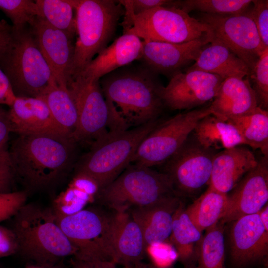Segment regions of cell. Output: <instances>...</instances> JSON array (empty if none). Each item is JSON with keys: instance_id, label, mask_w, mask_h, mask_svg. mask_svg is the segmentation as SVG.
<instances>
[{"instance_id": "obj_1", "label": "cell", "mask_w": 268, "mask_h": 268, "mask_svg": "<svg viewBox=\"0 0 268 268\" xmlns=\"http://www.w3.org/2000/svg\"><path fill=\"white\" fill-rule=\"evenodd\" d=\"M77 143L59 133L19 134L8 150L14 178L29 190L53 185L73 165Z\"/></svg>"}, {"instance_id": "obj_2", "label": "cell", "mask_w": 268, "mask_h": 268, "mask_svg": "<svg viewBox=\"0 0 268 268\" xmlns=\"http://www.w3.org/2000/svg\"><path fill=\"white\" fill-rule=\"evenodd\" d=\"M100 84L110 111L129 127L157 119L164 106L163 86L146 67L117 69L103 76Z\"/></svg>"}, {"instance_id": "obj_3", "label": "cell", "mask_w": 268, "mask_h": 268, "mask_svg": "<svg viewBox=\"0 0 268 268\" xmlns=\"http://www.w3.org/2000/svg\"><path fill=\"white\" fill-rule=\"evenodd\" d=\"M14 217V232L18 252L36 265L50 268L69 256L77 248L59 226L51 208L25 204Z\"/></svg>"}, {"instance_id": "obj_4", "label": "cell", "mask_w": 268, "mask_h": 268, "mask_svg": "<svg viewBox=\"0 0 268 268\" xmlns=\"http://www.w3.org/2000/svg\"><path fill=\"white\" fill-rule=\"evenodd\" d=\"M72 0L77 37L68 84L81 73L94 55L107 47L124 14V7L118 0Z\"/></svg>"}, {"instance_id": "obj_5", "label": "cell", "mask_w": 268, "mask_h": 268, "mask_svg": "<svg viewBox=\"0 0 268 268\" xmlns=\"http://www.w3.org/2000/svg\"><path fill=\"white\" fill-rule=\"evenodd\" d=\"M159 122L157 119L133 129L108 131L92 142L77 164L75 173L90 177L99 190L104 188L131 163L141 141Z\"/></svg>"}, {"instance_id": "obj_6", "label": "cell", "mask_w": 268, "mask_h": 268, "mask_svg": "<svg viewBox=\"0 0 268 268\" xmlns=\"http://www.w3.org/2000/svg\"><path fill=\"white\" fill-rule=\"evenodd\" d=\"M0 68L18 97H41L57 83L30 26L12 28L10 44L0 58Z\"/></svg>"}, {"instance_id": "obj_7", "label": "cell", "mask_w": 268, "mask_h": 268, "mask_svg": "<svg viewBox=\"0 0 268 268\" xmlns=\"http://www.w3.org/2000/svg\"><path fill=\"white\" fill-rule=\"evenodd\" d=\"M174 195H178L166 174L130 164L115 180L100 189L94 199L115 212H125Z\"/></svg>"}, {"instance_id": "obj_8", "label": "cell", "mask_w": 268, "mask_h": 268, "mask_svg": "<svg viewBox=\"0 0 268 268\" xmlns=\"http://www.w3.org/2000/svg\"><path fill=\"white\" fill-rule=\"evenodd\" d=\"M123 33L134 34L144 41L182 43L211 32L208 25L174 7H157L138 15L124 11Z\"/></svg>"}, {"instance_id": "obj_9", "label": "cell", "mask_w": 268, "mask_h": 268, "mask_svg": "<svg viewBox=\"0 0 268 268\" xmlns=\"http://www.w3.org/2000/svg\"><path fill=\"white\" fill-rule=\"evenodd\" d=\"M55 216L63 232L77 248L76 255L114 261L116 212L90 207L71 215Z\"/></svg>"}, {"instance_id": "obj_10", "label": "cell", "mask_w": 268, "mask_h": 268, "mask_svg": "<svg viewBox=\"0 0 268 268\" xmlns=\"http://www.w3.org/2000/svg\"><path fill=\"white\" fill-rule=\"evenodd\" d=\"M212 113L208 106L159 122L141 141L131 164L151 168L165 163L185 143L198 122Z\"/></svg>"}, {"instance_id": "obj_11", "label": "cell", "mask_w": 268, "mask_h": 268, "mask_svg": "<svg viewBox=\"0 0 268 268\" xmlns=\"http://www.w3.org/2000/svg\"><path fill=\"white\" fill-rule=\"evenodd\" d=\"M249 8L244 13L233 15L201 13L197 19L208 25L213 37L245 63L250 76L257 60L267 47L261 41Z\"/></svg>"}, {"instance_id": "obj_12", "label": "cell", "mask_w": 268, "mask_h": 268, "mask_svg": "<svg viewBox=\"0 0 268 268\" xmlns=\"http://www.w3.org/2000/svg\"><path fill=\"white\" fill-rule=\"evenodd\" d=\"M215 150L189 138L164 164V172L180 196H191L209 184Z\"/></svg>"}, {"instance_id": "obj_13", "label": "cell", "mask_w": 268, "mask_h": 268, "mask_svg": "<svg viewBox=\"0 0 268 268\" xmlns=\"http://www.w3.org/2000/svg\"><path fill=\"white\" fill-rule=\"evenodd\" d=\"M67 87L77 107L78 125L73 138L78 142L93 140L107 133L110 111L103 94L99 80L76 78Z\"/></svg>"}, {"instance_id": "obj_14", "label": "cell", "mask_w": 268, "mask_h": 268, "mask_svg": "<svg viewBox=\"0 0 268 268\" xmlns=\"http://www.w3.org/2000/svg\"><path fill=\"white\" fill-rule=\"evenodd\" d=\"M223 80L201 71L178 72L162 88L164 105L173 110L196 108L213 100Z\"/></svg>"}, {"instance_id": "obj_15", "label": "cell", "mask_w": 268, "mask_h": 268, "mask_svg": "<svg viewBox=\"0 0 268 268\" xmlns=\"http://www.w3.org/2000/svg\"><path fill=\"white\" fill-rule=\"evenodd\" d=\"M268 157L263 156L227 194L223 224L257 213L268 201Z\"/></svg>"}, {"instance_id": "obj_16", "label": "cell", "mask_w": 268, "mask_h": 268, "mask_svg": "<svg viewBox=\"0 0 268 268\" xmlns=\"http://www.w3.org/2000/svg\"><path fill=\"white\" fill-rule=\"evenodd\" d=\"M213 38L212 32L203 37L182 43L144 41L142 60L153 72L170 76L182 71L195 62L201 51Z\"/></svg>"}, {"instance_id": "obj_17", "label": "cell", "mask_w": 268, "mask_h": 268, "mask_svg": "<svg viewBox=\"0 0 268 268\" xmlns=\"http://www.w3.org/2000/svg\"><path fill=\"white\" fill-rule=\"evenodd\" d=\"M30 26L57 83L67 87L74 53V37L52 26L40 17Z\"/></svg>"}, {"instance_id": "obj_18", "label": "cell", "mask_w": 268, "mask_h": 268, "mask_svg": "<svg viewBox=\"0 0 268 268\" xmlns=\"http://www.w3.org/2000/svg\"><path fill=\"white\" fill-rule=\"evenodd\" d=\"M230 256L237 267L266 261L268 255V231L258 213L232 222L230 231Z\"/></svg>"}, {"instance_id": "obj_19", "label": "cell", "mask_w": 268, "mask_h": 268, "mask_svg": "<svg viewBox=\"0 0 268 268\" xmlns=\"http://www.w3.org/2000/svg\"><path fill=\"white\" fill-rule=\"evenodd\" d=\"M182 202L180 197L174 195L128 211L140 227L147 248L169 239L173 217Z\"/></svg>"}, {"instance_id": "obj_20", "label": "cell", "mask_w": 268, "mask_h": 268, "mask_svg": "<svg viewBox=\"0 0 268 268\" xmlns=\"http://www.w3.org/2000/svg\"><path fill=\"white\" fill-rule=\"evenodd\" d=\"M142 52L141 39L133 34L123 33L93 59L76 78L99 80L120 67L134 60H140Z\"/></svg>"}, {"instance_id": "obj_21", "label": "cell", "mask_w": 268, "mask_h": 268, "mask_svg": "<svg viewBox=\"0 0 268 268\" xmlns=\"http://www.w3.org/2000/svg\"><path fill=\"white\" fill-rule=\"evenodd\" d=\"M257 163L253 152L245 147L222 150L214 156L209 186L227 194Z\"/></svg>"}, {"instance_id": "obj_22", "label": "cell", "mask_w": 268, "mask_h": 268, "mask_svg": "<svg viewBox=\"0 0 268 268\" xmlns=\"http://www.w3.org/2000/svg\"><path fill=\"white\" fill-rule=\"evenodd\" d=\"M213 100L209 106L212 115L224 121L251 113L258 107L248 77L224 80Z\"/></svg>"}, {"instance_id": "obj_23", "label": "cell", "mask_w": 268, "mask_h": 268, "mask_svg": "<svg viewBox=\"0 0 268 268\" xmlns=\"http://www.w3.org/2000/svg\"><path fill=\"white\" fill-rule=\"evenodd\" d=\"M11 132L19 134L61 133L41 98L16 96L8 111Z\"/></svg>"}, {"instance_id": "obj_24", "label": "cell", "mask_w": 268, "mask_h": 268, "mask_svg": "<svg viewBox=\"0 0 268 268\" xmlns=\"http://www.w3.org/2000/svg\"><path fill=\"white\" fill-rule=\"evenodd\" d=\"M201 71L219 76L223 80L232 77H249L245 63L227 47L213 36L211 42L200 53L194 63L184 71Z\"/></svg>"}, {"instance_id": "obj_25", "label": "cell", "mask_w": 268, "mask_h": 268, "mask_svg": "<svg viewBox=\"0 0 268 268\" xmlns=\"http://www.w3.org/2000/svg\"><path fill=\"white\" fill-rule=\"evenodd\" d=\"M116 212L114 261L126 268L141 262L147 248L139 225L128 211Z\"/></svg>"}, {"instance_id": "obj_26", "label": "cell", "mask_w": 268, "mask_h": 268, "mask_svg": "<svg viewBox=\"0 0 268 268\" xmlns=\"http://www.w3.org/2000/svg\"><path fill=\"white\" fill-rule=\"evenodd\" d=\"M202 237V232L189 218L182 202L174 214L169 239L184 268H197L198 251Z\"/></svg>"}, {"instance_id": "obj_27", "label": "cell", "mask_w": 268, "mask_h": 268, "mask_svg": "<svg viewBox=\"0 0 268 268\" xmlns=\"http://www.w3.org/2000/svg\"><path fill=\"white\" fill-rule=\"evenodd\" d=\"M192 132L198 143L213 150L246 145L234 125L212 115L200 120Z\"/></svg>"}, {"instance_id": "obj_28", "label": "cell", "mask_w": 268, "mask_h": 268, "mask_svg": "<svg viewBox=\"0 0 268 268\" xmlns=\"http://www.w3.org/2000/svg\"><path fill=\"white\" fill-rule=\"evenodd\" d=\"M40 98L46 103L61 133L73 138L78 125V115L76 103L68 87L54 84Z\"/></svg>"}, {"instance_id": "obj_29", "label": "cell", "mask_w": 268, "mask_h": 268, "mask_svg": "<svg viewBox=\"0 0 268 268\" xmlns=\"http://www.w3.org/2000/svg\"><path fill=\"white\" fill-rule=\"evenodd\" d=\"M227 194L208 185L207 190L185 208L189 218L201 232L217 224L226 210Z\"/></svg>"}, {"instance_id": "obj_30", "label": "cell", "mask_w": 268, "mask_h": 268, "mask_svg": "<svg viewBox=\"0 0 268 268\" xmlns=\"http://www.w3.org/2000/svg\"><path fill=\"white\" fill-rule=\"evenodd\" d=\"M246 142L268 157V112L259 107L247 114L229 119Z\"/></svg>"}, {"instance_id": "obj_31", "label": "cell", "mask_w": 268, "mask_h": 268, "mask_svg": "<svg viewBox=\"0 0 268 268\" xmlns=\"http://www.w3.org/2000/svg\"><path fill=\"white\" fill-rule=\"evenodd\" d=\"M223 225L218 222L206 230L199 247L197 268H225Z\"/></svg>"}, {"instance_id": "obj_32", "label": "cell", "mask_w": 268, "mask_h": 268, "mask_svg": "<svg viewBox=\"0 0 268 268\" xmlns=\"http://www.w3.org/2000/svg\"><path fill=\"white\" fill-rule=\"evenodd\" d=\"M40 17L75 37L76 21L72 0H36Z\"/></svg>"}, {"instance_id": "obj_33", "label": "cell", "mask_w": 268, "mask_h": 268, "mask_svg": "<svg viewBox=\"0 0 268 268\" xmlns=\"http://www.w3.org/2000/svg\"><path fill=\"white\" fill-rule=\"evenodd\" d=\"M252 0H181L180 9L187 13L198 11L201 13L233 15L247 11Z\"/></svg>"}, {"instance_id": "obj_34", "label": "cell", "mask_w": 268, "mask_h": 268, "mask_svg": "<svg viewBox=\"0 0 268 268\" xmlns=\"http://www.w3.org/2000/svg\"><path fill=\"white\" fill-rule=\"evenodd\" d=\"M0 10L10 19L13 24L12 27L16 30L31 26L39 16L35 0H0Z\"/></svg>"}, {"instance_id": "obj_35", "label": "cell", "mask_w": 268, "mask_h": 268, "mask_svg": "<svg viewBox=\"0 0 268 268\" xmlns=\"http://www.w3.org/2000/svg\"><path fill=\"white\" fill-rule=\"evenodd\" d=\"M92 198L81 187L71 182L55 199L51 208L56 216L71 215L82 210L86 201Z\"/></svg>"}, {"instance_id": "obj_36", "label": "cell", "mask_w": 268, "mask_h": 268, "mask_svg": "<svg viewBox=\"0 0 268 268\" xmlns=\"http://www.w3.org/2000/svg\"><path fill=\"white\" fill-rule=\"evenodd\" d=\"M253 83L252 86L256 98L258 106L268 110V47L257 60L249 76Z\"/></svg>"}, {"instance_id": "obj_37", "label": "cell", "mask_w": 268, "mask_h": 268, "mask_svg": "<svg viewBox=\"0 0 268 268\" xmlns=\"http://www.w3.org/2000/svg\"><path fill=\"white\" fill-rule=\"evenodd\" d=\"M249 12L263 46L268 47V0H252Z\"/></svg>"}, {"instance_id": "obj_38", "label": "cell", "mask_w": 268, "mask_h": 268, "mask_svg": "<svg viewBox=\"0 0 268 268\" xmlns=\"http://www.w3.org/2000/svg\"><path fill=\"white\" fill-rule=\"evenodd\" d=\"M25 191L0 193V222L13 217L26 203Z\"/></svg>"}, {"instance_id": "obj_39", "label": "cell", "mask_w": 268, "mask_h": 268, "mask_svg": "<svg viewBox=\"0 0 268 268\" xmlns=\"http://www.w3.org/2000/svg\"><path fill=\"white\" fill-rule=\"evenodd\" d=\"M118 1L123 6L125 12L133 15H138L160 6L174 7L180 8L181 0H121Z\"/></svg>"}, {"instance_id": "obj_40", "label": "cell", "mask_w": 268, "mask_h": 268, "mask_svg": "<svg viewBox=\"0 0 268 268\" xmlns=\"http://www.w3.org/2000/svg\"><path fill=\"white\" fill-rule=\"evenodd\" d=\"M73 257L71 268H118L117 264L110 259L78 255Z\"/></svg>"}, {"instance_id": "obj_41", "label": "cell", "mask_w": 268, "mask_h": 268, "mask_svg": "<svg viewBox=\"0 0 268 268\" xmlns=\"http://www.w3.org/2000/svg\"><path fill=\"white\" fill-rule=\"evenodd\" d=\"M17 252V242L13 231L0 226V258Z\"/></svg>"}, {"instance_id": "obj_42", "label": "cell", "mask_w": 268, "mask_h": 268, "mask_svg": "<svg viewBox=\"0 0 268 268\" xmlns=\"http://www.w3.org/2000/svg\"><path fill=\"white\" fill-rule=\"evenodd\" d=\"M16 97L8 78L0 68V104L10 107Z\"/></svg>"}, {"instance_id": "obj_43", "label": "cell", "mask_w": 268, "mask_h": 268, "mask_svg": "<svg viewBox=\"0 0 268 268\" xmlns=\"http://www.w3.org/2000/svg\"><path fill=\"white\" fill-rule=\"evenodd\" d=\"M10 132L8 111L0 108V152L7 149V143Z\"/></svg>"}, {"instance_id": "obj_44", "label": "cell", "mask_w": 268, "mask_h": 268, "mask_svg": "<svg viewBox=\"0 0 268 268\" xmlns=\"http://www.w3.org/2000/svg\"><path fill=\"white\" fill-rule=\"evenodd\" d=\"M14 178L12 167L0 170V193L11 192L10 188Z\"/></svg>"}, {"instance_id": "obj_45", "label": "cell", "mask_w": 268, "mask_h": 268, "mask_svg": "<svg viewBox=\"0 0 268 268\" xmlns=\"http://www.w3.org/2000/svg\"><path fill=\"white\" fill-rule=\"evenodd\" d=\"M12 27L9 29H0V58L7 51L12 39Z\"/></svg>"}, {"instance_id": "obj_46", "label": "cell", "mask_w": 268, "mask_h": 268, "mask_svg": "<svg viewBox=\"0 0 268 268\" xmlns=\"http://www.w3.org/2000/svg\"><path fill=\"white\" fill-rule=\"evenodd\" d=\"M11 167L8 150L0 152V170Z\"/></svg>"}, {"instance_id": "obj_47", "label": "cell", "mask_w": 268, "mask_h": 268, "mask_svg": "<svg viewBox=\"0 0 268 268\" xmlns=\"http://www.w3.org/2000/svg\"><path fill=\"white\" fill-rule=\"evenodd\" d=\"M265 229L268 231V205L267 203L258 213Z\"/></svg>"}, {"instance_id": "obj_48", "label": "cell", "mask_w": 268, "mask_h": 268, "mask_svg": "<svg viewBox=\"0 0 268 268\" xmlns=\"http://www.w3.org/2000/svg\"><path fill=\"white\" fill-rule=\"evenodd\" d=\"M133 268H151V264H146L141 261L134 265Z\"/></svg>"}, {"instance_id": "obj_49", "label": "cell", "mask_w": 268, "mask_h": 268, "mask_svg": "<svg viewBox=\"0 0 268 268\" xmlns=\"http://www.w3.org/2000/svg\"><path fill=\"white\" fill-rule=\"evenodd\" d=\"M11 27L9 26L7 22L3 20H0V29L1 30H6L9 29Z\"/></svg>"}, {"instance_id": "obj_50", "label": "cell", "mask_w": 268, "mask_h": 268, "mask_svg": "<svg viewBox=\"0 0 268 268\" xmlns=\"http://www.w3.org/2000/svg\"><path fill=\"white\" fill-rule=\"evenodd\" d=\"M22 268H48L43 267L35 265H32V266H29L26 267Z\"/></svg>"}, {"instance_id": "obj_51", "label": "cell", "mask_w": 268, "mask_h": 268, "mask_svg": "<svg viewBox=\"0 0 268 268\" xmlns=\"http://www.w3.org/2000/svg\"><path fill=\"white\" fill-rule=\"evenodd\" d=\"M151 268H173L171 266L170 267H157L154 264H151Z\"/></svg>"}, {"instance_id": "obj_52", "label": "cell", "mask_w": 268, "mask_h": 268, "mask_svg": "<svg viewBox=\"0 0 268 268\" xmlns=\"http://www.w3.org/2000/svg\"><path fill=\"white\" fill-rule=\"evenodd\" d=\"M60 268L58 266V265H57V266H54V267H50V268Z\"/></svg>"}, {"instance_id": "obj_53", "label": "cell", "mask_w": 268, "mask_h": 268, "mask_svg": "<svg viewBox=\"0 0 268 268\" xmlns=\"http://www.w3.org/2000/svg\"><path fill=\"white\" fill-rule=\"evenodd\" d=\"M268 268V267H267V268Z\"/></svg>"}]
</instances>
